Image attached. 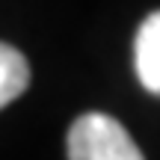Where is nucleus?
I'll list each match as a JSON object with an SVG mask.
<instances>
[{
	"mask_svg": "<svg viewBox=\"0 0 160 160\" xmlns=\"http://www.w3.org/2000/svg\"><path fill=\"white\" fill-rule=\"evenodd\" d=\"M30 86V65L18 48L0 42V110L21 98Z\"/></svg>",
	"mask_w": 160,
	"mask_h": 160,
	"instance_id": "obj_3",
	"label": "nucleus"
},
{
	"mask_svg": "<svg viewBox=\"0 0 160 160\" xmlns=\"http://www.w3.org/2000/svg\"><path fill=\"white\" fill-rule=\"evenodd\" d=\"M133 68L151 95L160 98V9L151 12L133 39Z\"/></svg>",
	"mask_w": 160,
	"mask_h": 160,
	"instance_id": "obj_2",
	"label": "nucleus"
},
{
	"mask_svg": "<svg viewBox=\"0 0 160 160\" xmlns=\"http://www.w3.org/2000/svg\"><path fill=\"white\" fill-rule=\"evenodd\" d=\"M68 160H145L122 122L107 113H83L68 128Z\"/></svg>",
	"mask_w": 160,
	"mask_h": 160,
	"instance_id": "obj_1",
	"label": "nucleus"
}]
</instances>
